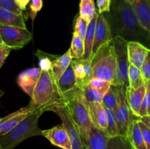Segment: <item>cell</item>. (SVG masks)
Returning a JSON list of instances; mask_svg holds the SVG:
<instances>
[{"label": "cell", "instance_id": "1", "mask_svg": "<svg viewBox=\"0 0 150 149\" xmlns=\"http://www.w3.org/2000/svg\"><path fill=\"white\" fill-rule=\"evenodd\" d=\"M103 15L111 26L113 37L119 36L127 40L149 41V32L142 26L130 3L125 0H112L111 11Z\"/></svg>", "mask_w": 150, "mask_h": 149}, {"label": "cell", "instance_id": "2", "mask_svg": "<svg viewBox=\"0 0 150 149\" xmlns=\"http://www.w3.org/2000/svg\"><path fill=\"white\" fill-rule=\"evenodd\" d=\"M49 106H41L9 132L0 137V146L3 149H14L18 145L29 137L42 135V130L38 125L40 115Z\"/></svg>", "mask_w": 150, "mask_h": 149}, {"label": "cell", "instance_id": "3", "mask_svg": "<svg viewBox=\"0 0 150 149\" xmlns=\"http://www.w3.org/2000/svg\"><path fill=\"white\" fill-rule=\"evenodd\" d=\"M62 102L66 106L73 122L79 128L84 143L89 136L92 121L89 102L85 97L83 89H78L69 93L62 99Z\"/></svg>", "mask_w": 150, "mask_h": 149}, {"label": "cell", "instance_id": "4", "mask_svg": "<svg viewBox=\"0 0 150 149\" xmlns=\"http://www.w3.org/2000/svg\"><path fill=\"white\" fill-rule=\"evenodd\" d=\"M92 78L100 79L114 85L117 74V58L113 42L104 46L92 61Z\"/></svg>", "mask_w": 150, "mask_h": 149}, {"label": "cell", "instance_id": "5", "mask_svg": "<svg viewBox=\"0 0 150 149\" xmlns=\"http://www.w3.org/2000/svg\"><path fill=\"white\" fill-rule=\"evenodd\" d=\"M41 70L40 78L31 97V102L37 107H50L62 100L51 70Z\"/></svg>", "mask_w": 150, "mask_h": 149}, {"label": "cell", "instance_id": "6", "mask_svg": "<svg viewBox=\"0 0 150 149\" xmlns=\"http://www.w3.org/2000/svg\"><path fill=\"white\" fill-rule=\"evenodd\" d=\"M112 42L117 58V74L114 86L121 89L126 94V91L129 86L128 69L130 62L127 56L128 40L122 37L117 36L113 38Z\"/></svg>", "mask_w": 150, "mask_h": 149}, {"label": "cell", "instance_id": "7", "mask_svg": "<svg viewBox=\"0 0 150 149\" xmlns=\"http://www.w3.org/2000/svg\"><path fill=\"white\" fill-rule=\"evenodd\" d=\"M48 110L53 111L57 114L62 121L63 126L66 128L70 137L72 149H85L79 128L73 122L67 108L62 101L50 106L47 109V111Z\"/></svg>", "mask_w": 150, "mask_h": 149}, {"label": "cell", "instance_id": "8", "mask_svg": "<svg viewBox=\"0 0 150 149\" xmlns=\"http://www.w3.org/2000/svg\"><path fill=\"white\" fill-rule=\"evenodd\" d=\"M0 37L5 46L18 50L32 40V34L24 28L0 25Z\"/></svg>", "mask_w": 150, "mask_h": 149}, {"label": "cell", "instance_id": "9", "mask_svg": "<svg viewBox=\"0 0 150 149\" xmlns=\"http://www.w3.org/2000/svg\"><path fill=\"white\" fill-rule=\"evenodd\" d=\"M117 89L119 96V104L114 110V114L117 121L119 135L128 136L130 126L132 121L135 119H139V118L135 116L130 110L125 93L117 86Z\"/></svg>", "mask_w": 150, "mask_h": 149}, {"label": "cell", "instance_id": "10", "mask_svg": "<svg viewBox=\"0 0 150 149\" xmlns=\"http://www.w3.org/2000/svg\"><path fill=\"white\" fill-rule=\"evenodd\" d=\"M113 38L114 37H113L112 32L108 20L103 14L98 13L93 46H92V54L89 58L91 62L104 46L112 42Z\"/></svg>", "mask_w": 150, "mask_h": 149}, {"label": "cell", "instance_id": "11", "mask_svg": "<svg viewBox=\"0 0 150 149\" xmlns=\"http://www.w3.org/2000/svg\"><path fill=\"white\" fill-rule=\"evenodd\" d=\"M38 108L40 107H37L30 101L27 106L20 108L4 118H0V137L13 129Z\"/></svg>", "mask_w": 150, "mask_h": 149}, {"label": "cell", "instance_id": "12", "mask_svg": "<svg viewBox=\"0 0 150 149\" xmlns=\"http://www.w3.org/2000/svg\"><path fill=\"white\" fill-rule=\"evenodd\" d=\"M78 87L83 89L92 79V64L89 58H79L72 61Z\"/></svg>", "mask_w": 150, "mask_h": 149}, {"label": "cell", "instance_id": "13", "mask_svg": "<svg viewBox=\"0 0 150 149\" xmlns=\"http://www.w3.org/2000/svg\"><path fill=\"white\" fill-rule=\"evenodd\" d=\"M42 136L57 147L62 149H72L70 137L67 129L62 124L49 129L42 130Z\"/></svg>", "mask_w": 150, "mask_h": 149}, {"label": "cell", "instance_id": "14", "mask_svg": "<svg viewBox=\"0 0 150 149\" xmlns=\"http://www.w3.org/2000/svg\"><path fill=\"white\" fill-rule=\"evenodd\" d=\"M111 135L107 131L98 128L92 124L89 136L83 143L85 149H108Z\"/></svg>", "mask_w": 150, "mask_h": 149}, {"label": "cell", "instance_id": "15", "mask_svg": "<svg viewBox=\"0 0 150 149\" xmlns=\"http://www.w3.org/2000/svg\"><path fill=\"white\" fill-rule=\"evenodd\" d=\"M40 68H31L22 72L18 75L17 83L21 89L32 97L34 90L41 74Z\"/></svg>", "mask_w": 150, "mask_h": 149}, {"label": "cell", "instance_id": "16", "mask_svg": "<svg viewBox=\"0 0 150 149\" xmlns=\"http://www.w3.org/2000/svg\"><path fill=\"white\" fill-rule=\"evenodd\" d=\"M57 86L61 100L69 93L79 89L78 87L77 81H76V75H75L72 64H70L65 72L62 75L59 80H58V82L57 83Z\"/></svg>", "mask_w": 150, "mask_h": 149}, {"label": "cell", "instance_id": "17", "mask_svg": "<svg viewBox=\"0 0 150 149\" xmlns=\"http://www.w3.org/2000/svg\"><path fill=\"white\" fill-rule=\"evenodd\" d=\"M149 48L139 41L129 40L127 42V56L130 64L142 69Z\"/></svg>", "mask_w": 150, "mask_h": 149}, {"label": "cell", "instance_id": "18", "mask_svg": "<svg viewBox=\"0 0 150 149\" xmlns=\"http://www.w3.org/2000/svg\"><path fill=\"white\" fill-rule=\"evenodd\" d=\"M146 90V85L144 84L137 89H133L128 86L127 91H126L125 96L130 110L135 116L139 118H140L139 112H140V109L142 108Z\"/></svg>", "mask_w": 150, "mask_h": 149}, {"label": "cell", "instance_id": "19", "mask_svg": "<svg viewBox=\"0 0 150 149\" xmlns=\"http://www.w3.org/2000/svg\"><path fill=\"white\" fill-rule=\"evenodd\" d=\"M92 124L98 128L106 131L108 127L105 108L102 102L89 103Z\"/></svg>", "mask_w": 150, "mask_h": 149}, {"label": "cell", "instance_id": "20", "mask_svg": "<svg viewBox=\"0 0 150 149\" xmlns=\"http://www.w3.org/2000/svg\"><path fill=\"white\" fill-rule=\"evenodd\" d=\"M142 27L150 32V0H134L131 4Z\"/></svg>", "mask_w": 150, "mask_h": 149}, {"label": "cell", "instance_id": "21", "mask_svg": "<svg viewBox=\"0 0 150 149\" xmlns=\"http://www.w3.org/2000/svg\"><path fill=\"white\" fill-rule=\"evenodd\" d=\"M73 58V57L72 56L71 51L69 49L65 53L60 56L59 57H57L52 61L51 71L56 83L58 82L62 75L67 70L69 66L72 63Z\"/></svg>", "mask_w": 150, "mask_h": 149}, {"label": "cell", "instance_id": "22", "mask_svg": "<svg viewBox=\"0 0 150 149\" xmlns=\"http://www.w3.org/2000/svg\"><path fill=\"white\" fill-rule=\"evenodd\" d=\"M0 25L26 29L23 15H18L2 8H0Z\"/></svg>", "mask_w": 150, "mask_h": 149}, {"label": "cell", "instance_id": "23", "mask_svg": "<svg viewBox=\"0 0 150 149\" xmlns=\"http://www.w3.org/2000/svg\"><path fill=\"white\" fill-rule=\"evenodd\" d=\"M139 119H135L132 121L130 126V129H129L128 137H130V140L136 149H147L144 140L143 139L142 131H141L140 127L138 124Z\"/></svg>", "mask_w": 150, "mask_h": 149}, {"label": "cell", "instance_id": "24", "mask_svg": "<svg viewBox=\"0 0 150 149\" xmlns=\"http://www.w3.org/2000/svg\"><path fill=\"white\" fill-rule=\"evenodd\" d=\"M97 18H98V13L94 16L93 18L91 20L88 24L87 31H86V36L84 39L85 45V52L83 58H90L91 54H92V46H93L94 38H95V27H96Z\"/></svg>", "mask_w": 150, "mask_h": 149}, {"label": "cell", "instance_id": "25", "mask_svg": "<svg viewBox=\"0 0 150 149\" xmlns=\"http://www.w3.org/2000/svg\"><path fill=\"white\" fill-rule=\"evenodd\" d=\"M95 0H80L79 3V15L86 20L91 21L97 14Z\"/></svg>", "mask_w": 150, "mask_h": 149}, {"label": "cell", "instance_id": "26", "mask_svg": "<svg viewBox=\"0 0 150 149\" xmlns=\"http://www.w3.org/2000/svg\"><path fill=\"white\" fill-rule=\"evenodd\" d=\"M128 82L129 87L133 89H137L146 84L141 69L130 64L128 69Z\"/></svg>", "mask_w": 150, "mask_h": 149}, {"label": "cell", "instance_id": "27", "mask_svg": "<svg viewBox=\"0 0 150 149\" xmlns=\"http://www.w3.org/2000/svg\"><path fill=\"white\" fill-rule=\"evenodd\" d=\"M108 149H136L128 136L111 137L108 143Z\"/></svg>", "mask_w": 150, "mask_h": 149}, {"label": "cell", "instance_id": "28", "mask_svg": "<svg viewBox=\"0 0 150 149\" xmlns=\"http://www.w3.org/2000/svg\"><path fill=\"white\" fill-rule=\"evenodd\" d=\"M70 49L71 51L73 58L75 59L83 58L85 52L84 40L75 32H73Z\"/></svg>", "mask_w": 150, "mask_h": 149}, {"label": "cell", "instance_id": "29", "mask_svg": "<svg viewBox=\"0 0 150 149\" xmlns=\"http://www.w3.org/2000/svg\"><path fill=\"white\" fill-rule=\"evenodd\" d=\"M102 103L106 108L115 110L119 104V96L117 86L111 85V88L103 97Z\"/></svg>", "mask_w": 150, "mask_h": 149}, {"label": "cell", "instance_id": "30", "mask_svg": "<svg viewBox=\"0 0 150 149\" xmlns=\"http://www.w3.org/2000/svg\"><path fill=\"white\" fill-rule=\"evenodd\" d=\"M105 108L107 114V121H108V127H107V132L111 135V137L119 135L118 129H117V121H116L114 110L110 108Z\"/></svg>", "mask_w": 150, "mask_h": 149}, {"label": "cell", "instance_id": "31", "mask_svg": "<svg viewBox=\"0 0 150 149\" xmlns=\"http://www.w3.org/2000/svg\"><path fill=\"white\" fill-rule=\"evenodd\" d=\"M83 93L86 100L89 103L93 102H102L103 96L99 91L95 88L92 87L88 84L83 89Z\"/></svg>", "mask_w": 150, "mask_h": 149}, {"label": "cell", "instance_id": "32", "mask_svg": "<svg viewBox=\"0 0 150 149\" xmlns=\"http://www.w3.org/2000/svg\"><path fill=\"white\" fill-rule=\"evenodd\" d=\"M146 93H145L142 108H141L140 112H139V117L140 118L148 115L150 112V80L146 82Z\"/></svg>", "mask_w": 150, "mask_h": 149}, {"label": "cell", "instance_id": "33", "mask_svg": "<svg viewBox=\"0 0 150 149\" xmlns=\"http://www.w3.org/2000/svg\"><path fill=\"white\" fill-rule=\"evenodd\" d=\"M89 84L91 86H92V87L98 89L100 91V93L102 94L103 97L105 93L108 91V89L111 88V85H112L111 83H110V82L100 80V79L97 78H92V80H90V82L89 83Z\"/></svg>", "mask_w": 150, "mask_h": 149}, {"label": "cell", "instance_id": "34", "mask_svg": "<svg viewBox=\"0 0 150 149\" xmlns=\"http://www.w3.org/2000/svg\"><path fill=\"white\" fill-rule=\"evenodd\" d=\"M88 24H89V23L83 18L81 17L80 15L76 18V23H75L74 26V32H76L83 40L85 39Z\"/></svg>", "mask_w": 150, "mask_h": 149}, {"label": "cell", "instance_id": "35", "mask_svg": "<svg viewBox=\"0 0 150 149\" xmlns=\"http://www.w3.org/2000/svg\"><path fill=\"white\" fill-rule=\"evenodd\" d=\"M0 8L9 10L18 15H23V10L19 8L15 0H0Z\"/></svg>", "mask_w": 150, "mask_h": 149}, {"label": "cell", "instance_id": "36", "mask_svg": "<svg viewBox=\"0 0 150 149\" xmlns=\"http://www.w3.org/2000/svg\"><path fill=\"white\" fill-rule=\"evenodd\" d=\"M138 124L142 131V136H143V139L144 140L146 148L147 149H150V128L142 120H140V118L138 120Z\"/></svg>", "mask_w": 150, "mask_h": 149}, {"label": "cell", "instance_id": "37", "mask_svg": "<svg viewBox=\"0 0 150 149\" xmlns=\"http://www.w3.org/2000/svg\"><path fill=\"white\" fill-rule=\"evenodd\" d=\"M112 0H96L98 13L105 14L111 11Z\"/></svg>", "mask_w": 150, "mask_h": 149}, {"label": "cell", "instance_id": "38", "mask_svg": "<svg viewBox=\"0 0 150 149\" xmlns=\"http://www.w3.org/2000/svg\"><path fill=\"white\" fill-rule=\"evenodd\" d=\"M141 70H142V75H143V77L144 79L145 82L146 83V82L149 81L150 80V49H149V51H148L146 58H145L144 63Z\"/></svg>", "mask_w": 150, "mask_h": 149}, {"label": "cell", "instance_id": "39", "mask_svg": "<svg viewBox=\"0 0 150 149\" xmlns=\"http://www.w3.org/2000/svg\"><path fill=\"white\" fill-rule=\"evenodd\" d=\"M42 0H32L30 4V13L29 16L32 20H35V17L37 15V13L40 11L42 7Z\"/></svg>", "mask_w": 150, "mask_h": 149}, {"label": "cell", "instance_id": "40", "mask_svg": "<svg viewBox=\"0 0 150 149\" xmlns=\"http://www.w3.org/2000/svg\"><path fill=\"white\" fill-rule=\"evenodd\" d=\"M11 50V48H8L7 46H4V45L0 47V69H1V67L4 64L6 58L8 57Z\"/></svg>", "mask_w": 150, "mask_h": 149}, {"label": "cell", "instance_id": "41", "mask_svg": "<svg viewBox=\"0 0 150 149\" xmlns=\"http://www.w3.org/2000/svg\"><path fill=\"white\" fill-rule=\"evenodd\" d=\"M16 4L19 7L21 10H25L26 9V7L30 2V0H15Z\"/></svg>", "mask_w": 150, "mask_h": 149}, {"label": "cell", "instance_id": "42", "mask_svg": "<svg viewBox=\"0 0 150 149\" xmlns=\"http://www.w3.org/2000/svg\"><path fill=\"white\" fill-rule=\"evenodd\" d=\"M140 120H142L144 123H145L150 128V115H146V116L142 117V118H140Z\"/></svg>", "mask_w": 150, "mask_h": 149}, {"label": "cell", "instance_id": "43", "mask_svg": "<svg viewBox=\"0 0 150 149\" xmlns=\"http://www.w3.org/2000/svg\"><path fill=\"white\" fill-rule=\"evenodd\" d=\"M125 1H127V2L130 3V4H133V2H134V0H125Z\"/></svg>", "mask_w": 150, "mask_h": 149}, {"label": "cell", "instance_id": "44", "mask_svg": "<svg viewBox=\"0 0 150 149\" xmlns=\"http://www.w3.org/2000/svg\"><path fill=\"white\" fill-rule=\"evenodd\" d=\"M0 45H4V44H3V42H2V40H1V37H0Z\"/></svg>", "mask_w": 150, "mask_h": 149}, {"label": "cell", "instance_id": "45", "mask_svg": "<svg viewBox=\"0 0 150 149\" xmlns=\"http://www.w3.org/2000/svg\"><path fill=\"white\" fill-rule=\"evenodd\" d=\"M148 40L150 42V32H149V34H148Z\"/></svg>", "mask_w": 150, "mask_h": 149}, {"label": "cell", "instance_id": "46", "mask_svg": "<svg viewBox=\"0 0 150 149\" xmlns=\"http://www.w3.org/2000/svg\"><path fill=\"white\" fill-rule=\"evenodd\" d=\"M3 94V91H0V96Z\"/></svg>", "mask_w": 150, "mask_h": 149}, {"label": "cell", "instance_id": "47", "mask_svg": "<svg viewBox=\"0 0 150 149\" xmlns=\"http://www.w3.org/2000/svg\"><path fill=\"white\" fill-rule=\"evenodd\" d=\"M1 46H4V45H0V47H1ZM4 46H5V45H4Z\"/></svg>", "mask_w": 150, "mask_h": 149}, {"label": "cell", "instance_id": "48", "mask_svg": "<svg viewBox=\"0 0 150 149\" xmlns=\"http://www.w3.org/2000/svg\"><path fill=\"white\" fill-rule=\"evenodd\" d=\"M0 149H3V148H1V146H0Z\"/></svg>", "mask_w": 150, "mask_h": 149}, {"label": "cell", "instance_id": "49", "mask_svg": "<svg viewBox=\"0 0 150 149\" xmlns=\"http://www.w3.org/2000/svg\"><path fill=\"white\" fill-rule=\"evenodd\" d=\"M149 115H150V112H149Z\"/></svg>", "mask_w": 150, "mask_h": 149}, {"label": "cell", "instance_id": "50", "mask_svg": "<svg viewBox=\"0 0 150 149\" xmlns=\"http://www.w3.org/2000/svg\"></svg>", "mask_w": 150, "mask_h": 149}]
</instances>
